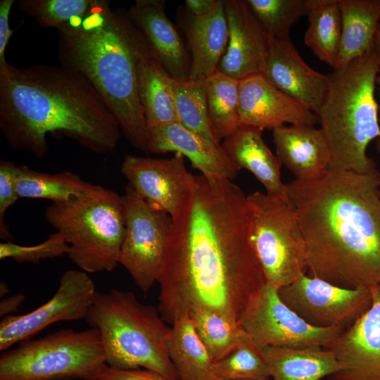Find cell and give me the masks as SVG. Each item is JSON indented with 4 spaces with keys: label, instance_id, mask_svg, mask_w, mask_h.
Here are the masks:
<instances>
[{
    "label": "cell",
    "instance_id": "6da1fadb",
    "mask_svg": "<svg viewBox=\"0 0 380 380\" xmlns=\"http://www.w3.org/2000/svg\"><path fill=\"white\" fill-rule=\"evenodd\" d=\"M158 311L172 324L197 310L234 322L266 284L251 246L246 196L232 180L196 175L172 217Z\"/></svg>",
    "mask_w": 380,
    "mask_h": 380
},
{
    "label": "cell",
    "instance_id": "7a4b0ae2",
    "mask_svg": "<svg viewBox=\"0 0 380 380\" xmlns=\"http://www.w3.org/2000/svg\"><path fill=\"white\" fill-rule=\"evenodd\" d=\"M310 276L345 288L380 283V172L326 171L286 184Z\"/></svg>",
    "mask_w": 380,
    "mask_h": 380
},
{
    "label": "cell",
    "instance_id": "3957f363",
    "mask_svg": "<svg viewBox=\"0 0 380 380\" xmlns=\"http://www.w3.org/2000/svg\"><path fill=\"white\" fill-rule=\"evenodd\" d=\"M0 129L16 151L44 157L48 134H63L99 154L115 148L120 124L93 85L62 65L0 69Z\"/></svg>",
    "mask_w": 380,
    "mask_h": 380
},
{
    "label": "cell",
    "instance_id": "277c9868",
    "mask_svg": "<svg viewBox=\"0 0 380 380\" xmlns=\"http://www.w3.org/2000/svg\"><path fill=\"white\" fill-rule=\"evenodd\" d=\"M57 30L61 65L80 72L93 85L130 144L148 153L137 70L151 52L127 13L113 10L108 1L92 0L85 15Z\"/></svg>",
    "mask_w": 380,
    "mask_h": 380
},
{
    "label": "cell",
    "instance_id": "5b68a950",
    "mask_svg": "<svg viewBox=\"0 0 380 380\" xmlns=\"http://www.w3.org/2000/svg\"><path fill=\"white\" fill-rule=\"evenodd\" d=\"M379 62L372 48L329 75L317 115L330 152V172L362 174L376 169L367 148L380 136L375 99Z\"/></svg>",
    "mask_w": 380,
    "mask_h": 380
},
{
    "label": "cell",
    "instance_id": "8992f818",
    "mask_svg": "<svg viewBox=\"0 0 380 380\" xmlns=\"http://www.w3.org/2000/svg\"><path fill=\"white\" fill-rule=\"evenodd\" d=\"M85 319L99 332L108 366L143 367L179 380L166 346L170 327L158 308L141 303L133 292H96Z\"/></svg>",
    "mask_w": 380,
    "mask_h": 380
},
{
    "label": "cell",
    "instance_id": "52a82bcc",
    "mask_svg": "<svg viewBox=\"0 0 380 380\" xmlns=\"http://www.w3.org/2000/svg\"><path fill=\"white\" fill-rule=\"evenodd\" d=\"M45 219L69 245L70 260L87 273L111 272L119 264L125 224L122 196L96 184L75 200L52 203Z\"/></svg>",
    "mask_w": 380,
    "mask_h": 380
},
{
    "label": "cell",
    "instance_id": "ba28073f",
    "mask_svg": "<svg viewBox=\"0 0 380 380\" xmlns=\"http://www.w3.org/2000/svg\"><path fill=\"white\" fill-rule=\"evenodd\" d=\"M107 366L96 329H63L2 351L0 380H97Z\"/></svg>",
    "mask_w": 380,
    "mask_h": 380
},
{
    "label": "cell",
    "instance_id": "9c48e42d",
    "mask_svg": "<svg viewBox=\"0 0 380 380\" xmlns=\"http://www.w3.org/2000/svg\"><path fill=\"white\" fill-rule=\"evenodd\" d=\"M249 239L266 283L278 289L308 270L305 241L291 201L260 191L246 196Z\"/></svg>",
    "mask_w": 380,
    "mask_h": 380
},
{
    "label": "cell",
    "instance_id": "30bf717a",
    "mask_svg": "<svg viewBox=\"0 0 380 380\" xmlns=\"http://www.w3.org/2000/svg\"><path fill=\"white\" fill-rule=\"evenodd\" d=\"M122 198L125 231L118 262L146 293L158 281L172 219L151 208L128 184Z\"/></svg>",
    "mask_w": 380,
    "mask_h": 380
},
{
    "label": "cell",
    "instance_id": "8fae6325",
    "mask_svg": "<svg viewBox=\"0 0 380 380\" xmlns=\"http://www.w3.org/2000/svg\"><path fill=\"white\" fill-rule=\"evenodd\" d=\"M278 289L266 283L251 300L239 321L244 331L260 347L327 348L345 330L310 326L281 301Z\"/></svg>",
    "mask_w": 380,
    "mask_h": 380
},
{
    "label": "cell",
    "instance_id": "7c38bea8",
    "mask_svg": "<svg viewBox=\"0 0 380 380\" xmlns=\"http://www.w3.org/2000/svg\"><path fill=\"white\" fill-rule=\"evenodd\" d=\"M281 301L312 327L346 329L372 305L371 288L345 289L300 274L278 289Z\"/></svg>",
    "mask_w": 380,
    "mask_h": 380
},
{
    "label": "cell",
    "instance_id": "4fadbf2b",
    "mask_svg": "<svg viewBox=\"0 0 380 380\" xmlns=\"http://www.w3.org/2000/svg\"><path fill=\"white\" fill-rule=\"evenodd\" d=\"M96 292L88 273L81 270H67L62 274L55 294L47 302L28 313L2 318L0 350L30 339L53 323L85 319Z\"/></svg>",
    "mask_w": 380,
    "mask_h": 380
},
{
    "label": "cell",
    "instance_id": "5bb4252c",
    "mask_svg": "<svg viewBox=\"0 0 380 380\" xmlns=\"http://www.w3.org/2000/svg\"><path fill=\"white\" fill-rule=\"evenodd\" d=\"M122 174L132 188L153 209L173 217L193 189L196 175L186 167L184 156L170 158L127 155Z\"/></svg>",
    "mask_w": 380,
    "mask_h": 380
},
{
    "label": "cell",
    "instance_id": "9a60e30c",
    "mask_svg": "<svg viewBox=\"0 0 380 380\" xmlns=\"http://www.w3.org/2000/svg\"><path fill=\"white\" fill-rule=\"evenodd\" d=\"M371 290L369 308L325 348L340 365L327 380H380V283Z\"/></svg>",
    "mask_w": 380,
    "mask_h": 380
},
{
    "label": "cell",
    "instance_id": "2e32d148",
    "mask_svg": "<svg viewBox=\"0 0 380 380\" xmlns=\"http://www.w3.org/2000/svg\"><path fill=\"white\" fill-rule=\"evenodd\" d=\"M229 39L217 70L241 80L262 74L270 35L255 17L246 0H224Z\"/></svg>",
    "mask_w": 380,
    "mask_h": 380
},
{
    "label": "cell",
    "instance_id": "e0dca14e",
    "mask_svg": "<svg viewBox=\"0 0 380 380\" xmlns=\"http://www.w3.org/2000/svg\"><path fill=\"white\" fill-rule=\"evenodd\" d=\"M241 125L274 129L285 123L315 126L317 115L298 101L284 93L262 75L258 74L239 82Z\"/></svg>",
    "mask_w": 380,
    "mask_h": 380
},
{
    "label": "cell",
    "instance_id": "ac0fdd59",
    "mask_svg": "<svg viewBox=\"0 0 380 380\" xmlns=\"http://www.w3.org/2000/svg\"><path fill=\"white\" fill-rule=\"evenodd\" d=\"M261 75L317 115L329 75L310 68L303 60L290 37H270L267 56Z\"/></svg>",
    "mask_w": 380,
    "mask_h": 380
},
{
    "label": "cell",
    "instance_id": "d6986e66",
    "mask_svg": "<svg viewBox=\"0 0 380 380\" xmlns=\"http://www.w3.org/2000/svg\"><path fill=\"white\" fill-rule=\"evenodd\" d=\"M127 15L144 38L152 55L172 78L188 80L190 59L164 0H137Z\"/></svg>",
    "mask_w": 380,
    "mask_h": 380
},
{
    "label": "cell",
    "instance_id": "ffe728a7",
    "mask_svg": "<svg viewBox=\"0 0 380 380\" xmlns=\"http://www.w3.org/2000/svg\"><path fill=\"white\" fill-rule=\"evenodd\" d=\"M147 151L175 152L186 157L194 168L208 177L234 179L240 170L221 146L179 122L147 129Z\"/></svg>",
    "mask_w": 380,
    "mask_h": 380
},
{
    "label": "cell",
    "instance_id": "44dd1931",
    "mask_svg": "<svg viewBox=\"0 0 380 380\" xmlns=\"http://www.w3.org/2000/svg\"><path fill=\"white\" fill-rule=\"evenodd\" d=\"M177 22L184 32L191 52L189 80L205 81L217 70L229 39L224 0L206 15H193L186 6H179Z\"/></svg>",
    "mask_w": 380,
    "mask_h": 380
},
{
    "label": "cell",
    "instance_id": "7402d4cb",
    "mask_svg": "<svg viewBox=\"0 0 380 380\" xmlns=\"http://www.w3.org/2000/svg\"><path fill=\"white\" fill-rule=\"evenodd\" d=\"M263 129L241 125L224 139L221 146L239 169L251 172L264 186L266 194L289 201L286 184L281 179V163L266 145Z\"/></svg>",
    "mask_w": 380,
    "mask_h": 380
},
{
    "label": "cell",
    "instance_id": "603a6c76",
    "mask_svg": "<svg viewBox=\"0 0 380 380\" xmlns=\"http://www.w3.org/2000/svg\"><path fill=\"white\" fill-rule=\"evenodd\" d=\"M272 136L277 156L296 179H310L328 170L330 152L320 128L284 125L273 129Z\"/></svg>",
    "mask_w": 380,
    "mask_h": 380
},
{
    "label": "cell",
    "instance_id": "cb8c5ba5",
    "mask_svg": "<svg viewBox=\"0 0 380 380\" xmlns=\"http://www.w3.org/2000/svg\"><path fill=\"white\" fill-rule=\"evenodd\" d=\"M272 380H320L337 372L334 354L322 347H260Z\"/></svg>",
    "mask_w": 380,
    "mask_h": 380
},
{
    "label": "cell",
    "instance_id": "d4e9b609",
    "mask_svg": "<svg viewBox=\"0 0 380 380\" xmlns=\"http://www.w3.org/2000/svg\"><path fill=\"white\" fill-rule=\"evenodd\" d=\"M166 346L179 380H219L214 373V361L189 315L174 320Z\"/></svg>",
    "mask_w": 380,
    "mask_h": 380
},
{
    "label": "cell",
    "instance_id": "484cf974",
    "mask_svg": "<svg viewBox=\"0 0 380 380\" xmlns=\"http://www.w3.org/2000/svg\"><path fill=\"white\" fill-rule=\"evenodd\" d=\"M170 79L151 53L138 63L137 93L147 129L179 122Z\"/></svg>",
    "mask_w": 380,
    "mask_h": 380
},
{
    "label": "cell",
    "instance_id": "4316f807",
    "mask_svg": "<svg viewBox=\"0 0 380 380\" xmlns=\"http://www.w3.org/2000/svg\"><path fill=\"white\" fill-rule=\"evenodd\" d=\"M341 39L336 68L373 48L380 20V0H338Z\"/></svg>",
    "mask_w": 380,
    "mask_h": 380
},
{
    "label": "cell",
    "instance_id": "83f0119b",
    "mask_svg": "<svg viewBox=\"0 0 380 380\" xmlns=\"http://www.w3.org/2000/svg\"><path fill=\"white\" fill-rule=\"evenodd\" d=\"M308 25L305 44L322 61L335 69L341 39L338 0H305Z\"/></svg>",
    "mask_w": 380,
    "mask_h": 380
},
{
    "label": "cell",
    "instance_id": "f1b7e54d",
    "mask_svg": "<svg viewBox=\"0 0 380 380\" xmlns=\"http://www.w3.org/2000/svg\"><path fill=\"white\" fill-rule=\"evenodd\" d=\"M15 183L20 198H46L53 203L75 200L91 191L96 184L70 171L50 174L27 165H17Z\"/></svg>",
    "mask_w": 380,
    "mask_h": 380
},
{
    "label": "cell",
    "instance_id": "f546056e",
    "mask_svg": "<svg viewBox=\"0 0 380 380\" xmlns=\"http://www.w3.org/2000/svg\"><path fill=\"white\" fill-rule=\"evenodd\" d=\"M239 82L218 70L205 80L209 122L218 144L241 125Z\"/></svg>",
    "mask_w": 380,
    "mask_h": 380
},
{
    "label": "cell",
    "instance_id": "4dcf8cb0",
    "mask_svg": "<svg viewBox=\"0 0 380 380\" xmlns=\"http://www.w3.org/2000/svg\"><path fill=\"white\" fill-rule=\"evenodd\" d=\"M189 316L214 362L224 359L251 339L239 322L220 313L197 310Z\"/></svg>",
    "mask_w": 380,
    "mask_h": 380
},
{
    "label": "cell",
    "instance_id": "1f68e13d",
    "mask_svg": "<svg viewBox=\"0 0 380 380\" xmlns=\"http://www.w3.org/2000/svg\"><path fill=\"white\" fill-rule=\"evenodd\" d=\"M170 83L179 123L217 143L208 119L205 81L170 77Z\"/></svg>",
    "mask_w": 380,
    "mask_h": 380
},
{
    "label": "cell",
    "instance_id": "d6a6232c",
    "mask_svg": "<svg viewBox=\"0 0 380 380\" xmlns=\"http://www.w3.org/2000/svg\"><path fill=\"white\" fill-rule=\"evenodd\" d=\"M219 380H267L270 372L260 347L251 338L228 356L214 362Z\"/></svg>",
    "mask_w": 380,
    "mask_h": 380
},
{
    "label": "cell",
    "instance_id": "836d02e7",
    "mask_svg": "<svg viewBox=\"0 0 380 380\" xmlns=\"http://www.w3.org/2000/svg\"><path fill=\"white\" fill-rule=\"evenodd\" d=\"M265 31L272 37H289L291 27L305 15V0H246Z\"/></svg>",
    "mask_w": 380,
    "mask_h": 380
},
{
    "label": "cell",
    "instance_id": "e575fe53",
    "mask_svg": "<svg viewBox=\"0 0 380 380\" xmlns=\"http://www.w3.org/2000/svg\"><path fill=\"white\" fill-rule=\"evenodd\" d=\"M92 0H20L18 8L33 18L42 27L56 29L83 16L88 11Z\"/></svg>",
    "mask_w": 380,
    "mask_h": 380
},
{
    "label": "cell",
    "instance_id": "d590c367",
    "mask_svg": "<svg viewBox=\"0 0 380 380\" xmlns=\"http://www.w3.org/2000/svg\"><path fill=\"white\" fill-rule=\"evenodd\" d=\"M69 245L59 232L51 234L43 242L34 246H23L11 241L0 243V260L11 258L17 262L39 263L41 260L67 255Z\"/></svg>",
    "mask_w": 380,
    "mask_h": 380
},
{
    "label": "cell",
    "instance_id": "8d00e7d4",
    "mask_svg": "<svg viewBox=\"0 0 380 380\" xmlns=\"http://www.w3.org/2000/svg\"><path fill=\"white\" fill-rule=\"evenodd\" d=\"M16 167L17 165L10 160H0V237L5 241L13 237L5 222L6 213L20 198L15 183Z\"/></svg>",
    "mask_w": 380,
    "mask_h": 380
},
{
    "label": "cell",
    "instance_id": "74e56055",
    "mask_svg": "<svg viewBox=\"0 0 380 380\" xmlns=\"http://www.w3.org/2000/svg\"><path fill=\"white\" fill-rule=\"evenodd\" d=\"M97 380H170L146 369H123L107 366Z\"/></svg>",
    "mask_w": 380,
    "mask_h": 380
},
{
    "label": "cell",
    "instance_id": "f35d334b",
    "mask_svg": "<svg viewBox=\"0 0 380 380\" xmlns=\"http://www.w3.org/2000/svg\"><path fill=\"white\" fill-rule=\"evenodd\" d=\"M13 0L0 1V69L6 68L8 63L6 61L5 52L13 30L9 26V15Z\"/></svg>",
    "mask_w": 380,
    "mask_h": 380
},
{
    "label": "cell",
    "instance_id": "ab89813d",
    "mask_svg": "<svg viewBox=\"0 0 380 380\" xmlns=\"http://www.w3.org/2000/svg\"><path fill=\"white\" fill-rule=\"evenodd\" d=\"M217 1L218 0H185L184 4L193 15L201 17L208 13Z\"/></svg>",
    "mask_w": 380,
    "mask_h": 380
},
{
    "label": "cell",
    "instance_id": "60d3db41",
    "mask_svg": "<svg viewBox=\"0 0 380 380\" xmlns=\"http://www.w3.org/2000/svg\"><path fill=\"white\" fill-rule=\"evenodd\" d=\"M25 300L21 293L15 294L8 298L4 299L0 303V316L6 317L15 312Z\"/></svg>",
    "mask_w": 380,
    "mask_h": 380
},
{
    "label": "cell",
    "instance_id": "b9f144b4",
    "mask_svg": "<svg viewBox=\"0 0 380 380\" xmlns=\"http://www.w3.org/2000/svg\"><path fill=\"white\" fill-rule=\"evenodd\" d=\"M373 48L374 51L380 56V20L375 33Z\"/></svg>",
    "mask_w": 380,
    "mask_h": 380
},
{
    "label": "cell",
    "instance_id": "7bdbcfd3",
    "mask_svg": "<svg viewBox=\"0 0 380 380\" xmlns=\"http://www.w3.org/2000/svg\"><path fill=\"white\" fill-rule=\"evenodd\" d=\"M376 84L378 85L379 91V99H380V62H379V68L378 75L376 80ZM379 127H380V120H379ZM376 148L378 152L380 153V136L376 139Z\"/></svg>",
    "mask_w": 380,
    "mask_h": 380
},
{
    "label": "cell",
    "instance_id": "ee69618b",
    "mask_svg": "<svg viewBox=\"0 0 380 380\" xmlns=\"http://www.w3.org/2000/svg\"><path fill=\"white\" fill-rule=\"evenodd\" d=\"M9 293L8 285L4 281H1L0 284V294L1 297L4 296Z\"/></svg>",
    "mask_w": 380,
    "mask_h": 380
}]
</instances>
